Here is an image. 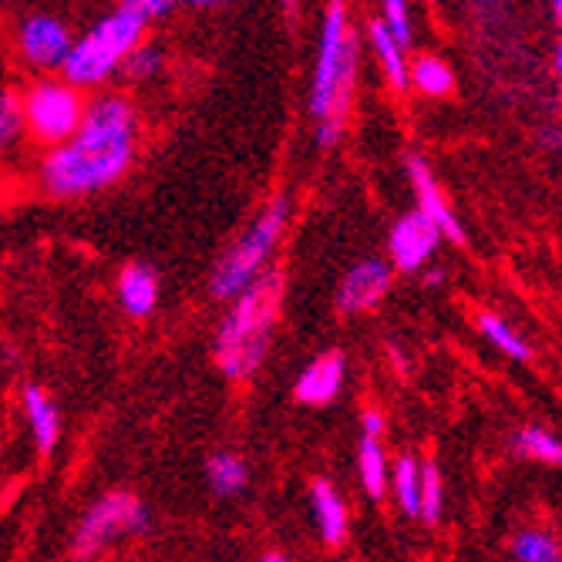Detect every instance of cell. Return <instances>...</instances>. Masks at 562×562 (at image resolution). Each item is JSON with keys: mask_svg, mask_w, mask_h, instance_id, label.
<instances>
[{"mask_svg": "<svg viewBox=\"0 0 562 562\" xmlns=\"http://www.w3.org/2000/svg\"><path fill=\"white\" fill-rule=\"evenodd\" d=\"M27 135L18 91H0V151H11Z\"/></svg>", "mask_w": 562, "mask_h": 562, "instance_id": "obj_26", "label": "cell"}, {"mask_svg": "<svg viewBox=\"0 0 562 562\" xmlns=\"http://www.w3.org/2000/svg\"><path fill=\"white\" fill-rule=\"evenodd\" d=\"M445 513V479L438 462H422V502H418V519L435 526Z\"/></svg>", "mask_w": 562, "mask_h": 562, "instance_id": "obj_25", "label": "cell"}, {"mask_svg": "<svg viewBox=\"0 0 562 562\" xmlns=\"http://www.w3.org/2000/svg\"><path fill=\"white\" fill-rule=\"evenodd\" d=\"M119 303L122 311L135 321L151 317L159 306V277L145 263H128L119 273Z\"/></svg>", "mask_w": 562, "mask_h": 562, "instance_id": "obj_14", "label": "cell"}, {"mask_svg": "<svg viewBox=\"0 0 562 562\" xmlns=\"http://www.w3.org/2000/svg\"><path fill=\"white\" fill-rule=\"evenodd\" d=\"M508 552L516 562H562L559 542L546 529H519L508 542Z\"/></svg>", "mask_w": 562, "mask_h": 562, "instance_id": "obj_24", "label": "cell"}, {"mask_svg": "<svg viewBox=\"0 0 562 562\" xmlns=\"http://www.w3.org/2000/svg\"><path fill=\"white\" fill-rule=\"evenodd\" d=\"M407 85L418 88L428 98H445L454 88V75L438 55H422L412 61V68H407Z\"/></svg>", "mask_w": 562, "mask_h": 562, "instance_id": "obj_23", "label": "cell"}, {"mask_svg": "<svg viewBox=\"0 0 562 562\" xmlns=\"http://www.w3.org/2000/svg\"><path fill=\"white\" fill-rule=\"evenodd\" d=\"M357 479H361V488H364L368 498L381 502V498L387 495L391 462H387L384 435H368V431H361V441H357Z\"/></svg>", "mask_w": 562, "mask_h": 562, "instance_id": "obj_16", "label": "cell"}, {"mask_svg": "<svg viewBox=\"0 0 562 562\" xmlns=\"http://www.w3.org/2000/svg\"><path fill=\"white\" fill-rule=\"evenodd\" d=\"M404 169H407V182H412L415 199H418V213L435 223V229L441 233V239H448L454 246H465V226L458 223L454 210L448 206V199H445V192H441L431 166L422 156H407Z\"/></svg>", "mask_w": 562, "mask_h": 562, "instance_id": "obj_11", "label": "cell"}, {"mask_svg": "<svg viewBox=\"0 0 562 562\" xmlns=\"http://www.w3.org/2000/svg\"><path fill=\"white\" fill-rule=\"evenodd\" d=\"M422 273H425V283H428V286H435V283L445 280V270H435V267H431V270H422Z\"/></svg>", "mask_w": 562, "mask_h": 562, "instance_id": "obj_30", "label": "cell"}, {"mask_svg": "<svg viewBox=\"0 0 562 562\" xmlns=\"http://www.w3.org/2000/svg\"><path fill=\"white\" fill-rule=\"evenodd\" d=\"M257 562H293V559H290L286 552H263Z\"/></svg>", "mask_w": 562, "mask_h": 562, "instance_id": "obj_31", "label": "cell"}, {"mask_svg": "<svg viewBox=\"0 0 562 562\" xmlns=\"http://www.w3.org/2000/svg\"><path fill=\"white\" fill-rule=\"evenodd\" d=\"M311 513L317 522V532L327 546H340L350 532V513L344 495L334 488V482L327 479H314L311 485Z\"/></svg>", "mask_w": 562, "mask_h": 562, "instance_id": "obj_13", "label": "cell"}, {"mask_svg": "<svg viewBox=\"0 0 562 562\" xmlns=\"http://www.w3.org/2000/svg\"><path fill=\"white\" fill-rule=\"evenodd\" d=\"M368 37H371V47L381 61V71L387 78V85L394 91H407V50H401V44L387 34V27L374 18L368 24Z\"/></svg>", "mask_w": 562, "mask_h": 562, "instance_id": "obj_21", "label": "cell"}, {"mask_svg": "<svg viewBox=\"0 0 562 562\" xmlns=\"http://www.w3.org/2000/svg\"><path fill=\"white\" fill-rule=\"evenodd\" d=\"M138 115L125 94H98L88 101L78 132L47 148L37 179L55 199H81L112 189L135 162Z\"/></svg>", "mask_w": 562, "mask_h": 562, "instance_id": "obj_1", "label": "cell"}, {"mask_svg": "<svg viewBox=\"0 0 562 562\" xmlns=\"http://www.w3.org/2000/svg\"><path fill=\"white\" fill-rule=\"evenodd\" d=\"M391 283H394V270L387 260L368 257L361 263H353L337 286V311L347 317H361V314L378 311L391 293Z\"/></svg>", "mask_w": 562, "mask_h": 562, "instance_id": "obj_9", "label": "cell"}, {"mask_svg": "<svg viewBox=\"0 0 562 562\" xmlns=\"http://www.w3.org/2000/svg\"><path fill=\"white\" fill-rule=\"evenodd\" d=\"M387 492L394 495L397 508L407 519H418V502H422V462L415 454H401L391 465Z\"/></svg>", "mask_w": 562, "mask_h": 562, "instance_id": "obj_18", "label": "cell"}, {"mask_svg": "<svg viewBox=\"0 0 562 562\" xmlns=\"http://www.w3.org/2000/svg\"><path fill=\"white\" fill-rule=\"evenodd\" d=\"M286 223H290V199L280 192L267 202V206L257 213V220H252L239 233V239L220 257V263L213 267V277H210V293L216 300L229 303L246 286L257 283L270 270V260L286 233Z\"/></svg>", "mask_w": 562, "mask_h": 562, "instance_id": "obj_4", "label": "cell"}, {"mask_svg": "<svg viewBox=\"0 0 562 562\" xmlns=\"http://www.w3.org/2000/svg\"><path fill=\"white\" fill-rule=\"evenodd\" d=\"M151 526L148 505L132 495V492H109L101 495L85 519L75 529V555L78 559H94L101 549H109L112 542L125 536H145Z\"/></svg>", "mask_w": 562, "mask_h": 562, "instance_id": "obj_7", "label": "cell"}, {"mask_svg": "<svg viewBox=\"0 0 562 562\" xmlns=\"http://www.w3.org/2000/svg\"><path fill=\"white\" fill-rule=\"evenodd\" d=\"M286 8H290V11H293V8H296V0H286Z\"/></svg>", "mask_w": 562, "mask_h": 562, "instance_id": "obj_32", "label": "cell"}, {"mask_svg": "<svg viewBox=\"0 0 562 562\" xmlns=\"http://www.w3.org/2000/svg\"><path fill=\"white\" fill-rule=\"evenodd\" d=\"M441 246V233L435 229L431 220H425L418 210L401 216L391 226L387 236V263L397 273H422L435 260V252Z\"/></svg>", "mask_w": 562, "mask_h": 562, "instance_id": "obj_8", "label": "cell"}, {"mask_svg": "<svg viewBox=\"0 0 562 562\" xmlns=\"http://www.w3.org/2000/svg\"><path fill=\"white\" fill-rule=\"evenodd\" d=\"M344 381H347L344 353L327 350L300 371V378L293 381V397L306 407H327L344 391Z\"/></svg>", "mask_w": 562, "mask_h": 562, "instance_id": "obj_12", "label": "cell"}, {"mask_svg": "<svg viewBox=\"0 0 562 562\" xmlns=\"http://www.w3.org/2000/svg\"><path fill=\"white\" fill-rule=\"evenodd\" d=\"M513 451L526 462H536V465H559L562 462V441L552 428L546 425H526L513 435Z\"/></svg>", "mask_w": 562, "mask_h": 562, "instance_id": "obj_20", "label": "cell"}, {"mask_svg": "<svg viewBox=\"0 0 562 562\" xmlns=\"http://www.w3.org/2000/svg\"><path fill=\"white\" fill-rule=\"evenodd\" d=\"M24 418H27L31 438H34L41 454L58 448V441H61V412H58V404L50 401V394L44 387H37V384L24 387Z\"/></svg>", "mask_w": 562, "mask_h": 562, "instance_id": "obj_15", "label": "cell"}, {"mask_svg": "<svg viewBox=\"0 0 562 562\" xmlns=\"http://www.w3.org/2000/svg\"><path fill=\"white\" fill-rule=\"evenodd\" d=\"M357 71H361V41H357L350 27L347 0H330L321 27L314 81H311V115L317 122L321 148H334L350 122Z\"/></svg>", "mask_w": 562, "mask_h": 562, "instance_id": "obj_2", "label": "cell"}, {"mask_svg": "<svg viewBox=\"0 0 562 562\" xmlns=\"http://www.w3.org/2000/svg\"><path fill=\"white\" fill-rule=\"evenodd\" d=\"M21 109H24V125L31 138L55 148V145H65L78 132L88 101L78 88H71L61 78H41L21 94Z\"/></svg>", "mask_w": 562, "mask_h": 562, "instance_id": "obj_6", "label": "cell"}, {"mask_svg": "<svg viewBox=\"0 0 562 562\" xmlns=\"http://www.w3.org/2000/svg\"><path fill=\"white\" fill-rule=\"evenodd\" d=\"M166 50L156 44V41H138L128 55H125V61H122V68H119V75L128 81V85H145V81H156L162 71H166Z\"/></svg>", "mask_w": 562, "mask_h": 562, "instance_id": "obj_22", "label": "cell"}, {"mask_svg": "<svg viewBox=\"0 0 562 562\" xmlns=\"http://www.w3.org/2000/svg\"><path fill=\"white\" fill-rule=\"evenodd\" d=\"M220 4H226V0H176V8H199V11L220 8Z\"/></svg>", "mask_w": 562, "mask_h": 562, "instance_id": "obj_29", "label": "cell"}, {"mask_svg": "<svg viewBox=\"0 0 562 562\" xmlns=\"http://www.w3.org/2000/svg\"><path fill=\"white\" fill-rule=\"evenodd\" d=\"M378 21L401 44V50H412L415 27H412V4H407V0H381V18Z\"/></svg>", "mask_w": 562, "mask_h": 562, "instance_id": "obj_27", "label": "cell"}, {"mask_svg": "<svg viewBox=\"0 0 562 562\" xmlns=\"http://www.w3.org/2000/svg\"><path fill=\"white\" fill-rule=\"evenodd\" d=\"M122 11L135 14L145 27L151 21H162L176 11V0H122Z\"/></svg>", "mask_w": 562, "mask_h": 562, "instance_id": "obj_28", "label": "cell"}, {"mask_svg": "<svg viewBox=\"0 0 562 562\" xmlns=\"http://www.w3.org/2000/svg\"><path fill=\"white\" fill-rule=\"evenodd\" d=\"M71 31L65 21L50 14H31L18 27V50L21 58L37 71H61L68 50H71Z\"/></svg>", "mask_w": 562, "mask_h": 562, "instance_id": "obj_10", "label": "cell"}, {"mask_svg": "<svg viewBox=\"0 0 562 562\" xmlns=\"http://www.w3.org/2000/svg\"><path fill=\"white\" fill-rule=\"evenodd\" d=\"M280 303H283L280 270H267L257 283L246 286L236 300H229V311L213 337V357L229 381L236 384L249 381L263 368L273 327L280 321Z\"/></svg>", "mask_w": 562, "mask_h": 562, "instance_id": "obj_3", "label": "cell"}, {"mask_svg": "<svg viewBox=\"0 0 562 562\" xmlns=\"http://www.w3.org/2000/svg\"><path fill=\"white\" fill-rule=\"evenodd\" d=\"M475 324H479L482 337L488 340V347H495L498 353H505L508 361H519V364H529V361H532V347H529V340H526L513 324H508L505 317L485 311V314H479Z\"/></svg>", "mask_w": 562, "mask_h": 562, "instance_id": "obj_19", "label": "cell"}, {"mask_svg": "<svg viewBox=\"0 0 562 562\" xmlns=\"http://www.w3.org/2000/svg\"><path fill=\"white\" fill-rule=\"evenodd\" d=\"M145 41V24L128 11H112L101 18L91 31L71 41V50L61 65V81L71 88H98L119 75L128 50Z\"/></svg>", "mask_w": 562, "mask_h": 562, "instance_id": "obj_5", "label": "cell"}, {"mask_svg": "<svg viewBox=\"0 0 562 562\" xmlns=\"http://www.w3.org/2000/svg\"><path fill=\"white\" fill-rule=\"evenodd\" d=\"M206 482L220 498H236L249 488V465L236 451H213L206 458Z\"/></svg>", "mask_w": 562, "mask_h": 562, "instance_id": "obj_17", "label": "cell"}]
</instances>
